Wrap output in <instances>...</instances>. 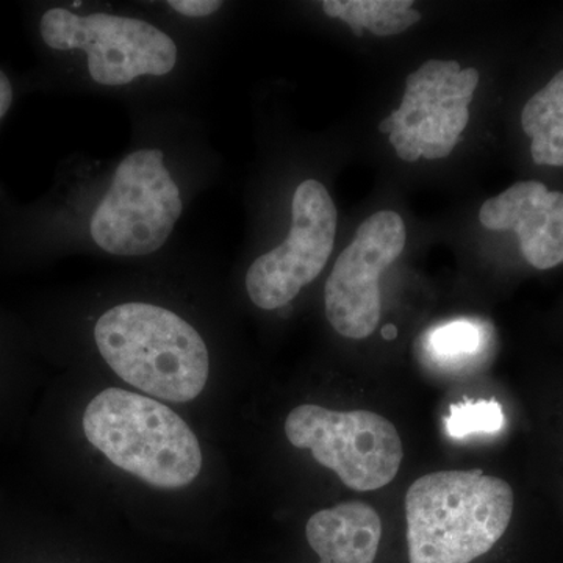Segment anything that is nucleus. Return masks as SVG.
<instances>
[{
  "label": "nucleus",
  "mask_w": 563,
  "mask_h": 563,
  "mask_svg": "<svg viewBox=\"0 0 563 563\" xmlns=\"http://www.w3.org/2000/svg\"><path fill=\"white\" fill-rule=\"evenodd\" d=\"M396 336V329L395 328H385L384 329V339H395Z\"/></svg>",
  "instance_id": "aec40b11"
},
{
  "label": "nucleus",
  "mask_w": 563,
  "mask_h": 563,
  "mask_svg": "<svg viewBox=\"0 0 563 563\" xmlns=\"http://www.w3.org/2000/svg\"><path fill=\"white\" fill-rule=\"evenodd\" d=\"M285 433L292 446L312 451L314 461L351 490L383 488L401 466V437L387 418L368 410L336 412L303 404L288 415Z\"/></svg>",
  "instance_id": "39448f33"
},
{
  "label": "nucleus",
  "mask_w": 563,
  "mask_h": 563,
  "mask_svg": "<svg viewBox=\"0 0 563 563\" xmlns=\"http://www.w3.org/2000/svg\"><path fill=\"white\" fill-rule=\"evenodd\" d=\"M406 240V225L396 211H377L358 225L325 282V317L333 331L352 340L366 339L376 331L379 277L401 257Z\"/></svg>",
  "instance_id": "6e6552de"
},
{
  "label": "nucleus",
  "mask_w": 563,
  "mask_h": 563,
  "mask_svg": "<svg viewBox=\"0 0 563 563\" xmlns=\"http://www.w3.org/2000/svg\"><path fill=\"white\" fill-rule=\"evenodd\" d=\"M174 11L188 18H206L221 9L220 0H172L168 2Z\"/></svg>",
  "instance_id": "2eb2a0df"
},
{
  "label": "nucleus",
  "mask_w": 563,
  "mask_h": 563,
  "mask_svg": "<svg viewBox=\"0 0 563 563\" xmlns=\"http://www.w3.org/2000/svg\"><path fill=\"white\" fill-rule=\"evenodd\" d=\"M11 102H13V88H11L9 77L0 70V118L5 117Z\"/></svg>",
  "instance_id": "f3484780"
},
{
  "label": "nucleus",
  "mask_w": 563,
  "mask_h": 563,
  "mask_svg": "<svg viewBox=\"0 0 563 563\" xmlns=\"http://www.w3.org/2000/svg\"><path fill=\"white\" fill-rule=\"evenodd\" d=\"M336 222L339 213L324 185L302 181L292 196L287 240L247 269L251 301L263 310L280 309L312 284L332 255Z\"/></svg>",
  "instance_id": "0eeeda50"
},
{
  "label": "nucleus",
  "mask_w": 563,
  "mask_h": 563,
  "mask_svg": "<svg viewBox=\"0 0 563 563\" xmlns=\"http://www.w3.org/2000/svg\"><path fill=\"white\" fill-rule=\"evenodd\" d=\"M412 0H325L322 10L333 20H342L357 36L368 29L376 36H393L421 21Z\"/></svg>",
  "instance_id": "f8f14e48"
},
{
  "label": "nucleus",
  "mask_w": 563,
  "mask_h": 563,
  "mask_svg": "<svg viewBox=\"0 0 563 563\" xmlns=\"http://www.w3.org/2000/svg\"><path fill=\"white\" fill-rule=\"evenodd\" d=\"M488 231H514L525 261L537 269L563 263V192L550 191L542 181H518L488 199L479 210Z\"/></svg>",
  "instance_id": "1a4fd4ad"
},
{
  "label": "nucleus",
  "mask_w": 563,
  "mask_h": 563,
  "mask_svg": "<svg viewBox=\"0 0 563 563\" xmlns=\"http://www.w3.org/2000/svg\"><path fill=\"white\" fill-rule=\"evenodd\" d=\"M453 144L431 143L424 144L421 147V157L428 161H435V158H444L454 151Z\"/></svg>",
  "instance_id": "a211bd4d"
},
{
  "label": "nucleus",
  "mask_w": 563,
  "mask_h": 563,
  "mask_svg": "<svg viewBox=\"0 0 563 563\" xmlns=\"http://www.w3.org/2000/svg\"><path fill=\"white\" fill-rule=\"evenodd\" d=\"M504 418L501 404L487 401H463L453 404L450 407V415L444 420L448 435L453 439H466L474 433H495L504 428Z\"/></svg>",
  "instance_id": "4468645a"
},
{
  "label": "nucleus",
  "mask_w": 563,
  "mask_h": 563,
  "mask_svg": "<svg viewBox=\"0 0 563 563\" xmlns=\"http://www.w3.org/2000/svg\"><path fill=\"white\" fill-rule=\"evenodd\" d=\"M396 131L395 121H393L391 117L385 118L383 122L379 124V132L385 133V135H390V133Z\"/></svg>",
  "instance_id": "6ab92c4d"
},
{
  "label": "nucleus",
  "mask_w": 563,
  "mask_h": 563,
  "mask_svg": "<svg viewBox=\"0 0 563 563\" xmlns=\"http://www.w3.org/2000/svg\"><path fill=\"white\" fill-rule=\"evenodd\" d=\"M44 43L55 51L87 52L91 79L107 87L128 85L141 76L161 77L177 63L172 36L133 18L51 9L40 24Z\"/></svg>",
  "instance_id": "423d86ee"
},
{
  "label": "nucleus",
  "mask_w": 563,
  "mask_h": 563,
  "mask_svg": "<svg viewBox=\"0 0 563 563\" xmlns=\"http://www.w3.org/2000/svg\"><path fill=\"white\" fill-rule=\"evenodd\" d=\"M485 342L487 335L477 322L451 321L426 333L422 355L433 368L457 372L476 362Z\"/></svg>",
  "instance_id": "ddd939ff"
},
{
  "label": "nucleus",
  "mask_w": 563,
  "mask_h": 563,
  "mask_svg": "<svg viewBox=\"0 0 563 563\" xmlns=\"http://www.w3.org/2000/svg\"><path fill=\"white\" fill-rule=\"evenodd\" d=\"M450 84L463 98H473L477 85H479V73L476 68L462 69L461 73L451 77Z\"/></svg>",
  "instance_id": "dca6fc26"
},
{
  "label": "nucleus",
  "mask_w": 563,
  "mask_h": 563,
  "mask_svg": "<svg viewBox=\"0 0 563 563\" xmlns=\"http://www.w3.org/2000/svg\"><path fill=\"white\" fill-rule=\"evenodd\" d=\"M512 514V488L499 477L426 474L406 495L410 563H472L501 540Z\"/></svg>",
  "instance_id": "f257e3e1"
},
{
  "label": "nucleus",
  "mask_w": 563,
  "mask_h": 563,
  "mask_svg": "<svg viewBox=\"0 0 563 563\" xmlns=\"http://www.w3.org/2000/svg\"><path fill=\"white\" fill-rule=\"evenodd\" d=\"M179 187L163 163V152L141 150L125 157L106 198L91 218L92 240L121 257L161 250L179 221Z\"/></svg>",
  "instance_id": "20e7f679"
},
{
  "label": "nucleus",
  "mask_w": 563,
  "mask_h": 563,
  "mask_svg": "<svg viewBox=\"0 0 563 563\" xmlns=\"http://www.w3.org/2000/svg\"><path fill=\"white\" fill-rule=\"evenodd\" d=\"M84 431L113 465L152 487L177 490L201 473V446L190 426L169 407L139 393H99L85 410Z\"/></svg>",
  "instance_id": "7ed1b4c3"
},
{
  "label": "nucleus",
  "mask_w": 563,
  "mask_h": 563,
  "mask_svg": "<svg viewBox=\"0 0 563 563\" xmlns=\"http://www.w3.org/2000/svg\"><path fill=\"white\" fill-rule=\"evenodd\" d=\"M95 340L103 361L124 383L155 398L190 402L209 380V351L202 336L165 307H113L96 322Z\"/></svg>",
  "instance_id": "f03ea898"
},
{
  "label": "nucleus",
  "mask_w": 563,
  "mask_h": 563,
  "mask_svg": "<svg viewBox=\"0 0 563 563\" xmlns=\"http://www.w3.org/2000/svg\"><path fill=\"white\" fill-rule=\"evenodd\" d=\"M306 536L320 563H373L383 523L368 504L344 503L314 514Z\"/></svg>",
  "instance_id": "9d476101"
},
{
  "label": "nucleus",
  "mask_w": 563,
  "mask_h": 563,
  "mask_svg": "<svg viewBox=\"0 0 563 563\" xmlns=\"http://www.w3.org/2000/svg\"><path fill=\"white\" fill-rule=\"evenodd\" d=\"M521 125L532 139L533 163L563 166V69L526 102Z\"/></svg>",
  "instance_id": "9b49d317"
}]
</instances>
